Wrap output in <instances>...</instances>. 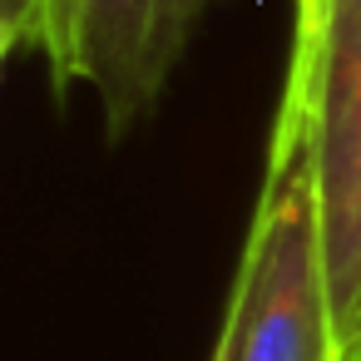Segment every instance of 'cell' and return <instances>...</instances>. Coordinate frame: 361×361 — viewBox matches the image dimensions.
Returning a JSON list of instances; mask_svg holds the SVG:
<instances>
[{
    "label": "cell",
    "mask_w": 361,
    "mask_h": 361,
    "mask_svg": "<svg viewBox=\"0 0 361 361\" xmlns=\"http://www.w3.org/2000/svg\"><path fill=\"white\" fill-rule=\"evenodd\" d=\"M233 292L243 307V361H341L317 178L292 99L277 104L267 178L233 272Z\"/></svg>",
    "instance_id": "cell-1"
},
{
    "label": "cell",
    "mask_w": 361,
    "mask_h": 361,
    "mask_svg": "<svg viewBox=\"0 0 361 361\" xmlns=\"http://www.w3.org/2000/svg\"><path fill=\"white\" fill-rule=\"evenodd\" d=\"M282 99L302 114L336 331L361 317V0H297Z\"/></svg>",
    "instance_id": "cell-2"
},
{
    "label": "cell",
    "mask_w": 361,
    "mask_h": 361,
    "mask_svg": "<svg viewBox=\"0 0 361 361\" xmlns=\"http://www.w3.org/2000/svg\"><path fill=\"white\" fill-rule=\"evenodd\" d=\"M213 0H45L40 50L55 85L94 90L109 139H124L169 90Z\"/></svg>",
    "instance_id": "cell-3"
},
{
    "label": "cell",
    "mask_w": 361,
    "mask_h": 361,
    "mask_svg": "<svg viewBox=\"0 0 361 361\" xmlns=\"http://www.w3.org/2000/svg\"><path fill=\"white\" fill-rule=\"evenodd\" d=\"M208 361H243V307H238V292L233 287H228V307H223L218 341H213V356Z\"/></svg>",
    "instance_id": "cell-4"
},
{
    "label": "cell",
    "mask_w": 361,
    "mask_h": 361,
    "mask_svg": "<svg viewBox=\"0 0 361 361\" xmlns=\"http://www.w3.org/2000/svg\"><path fill=\"white\" fill-rule=\"evenodd\" d=\"M0 20H16L25 30V45H35L40 20H45V0H0Z\"/></svg>",
    "instance_id": "cell-5"
},
{
    "label": "cell",
    "mask_w": 361,
    "mask_h": 361,
    "mask_svg": "<svg viewBox=\"0 0 361 361\" xmlns=\"http://www.w3.org/2000/svg\"><path fill=\"white\" fill-rule=\"evenodd\" d=\"M16 45H25V30L16 20H0V70H6V60H11Z\"/></svg>",
    "instance_id": "cell-6"
},
{
    "label": "cell",
    "mask_w": 361,
    "mask_h": 361,
    "mask_svg": "<svg viewBox=\"0 0 361 361\" xmlns=\"http://www.w3.org/2000/svg\"><path fill=\"white\" fill-rule=\"evenodd\" d=\"M341 361H361V317H356V326H351L346 341H341Z\"/></svg>",
    "instance_id": "cell-7"
}]
</instances>
